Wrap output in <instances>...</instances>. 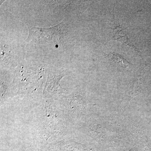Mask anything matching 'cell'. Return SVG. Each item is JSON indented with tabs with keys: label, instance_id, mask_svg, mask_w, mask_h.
Masks as SVG:
<instances>
[{
	"label": "cell",
	"instance_id": "obj_1",
	"mask_svg": "<svg viewBox=\"0 0 151 151\" xmlns=\"http://www.w3.org/2000/svg\"><path fill=\"white\" fill-rule=\"evenodd\" d=\"M62 23L54 27L49 28H40L29 27H28V37L27 42L36 44L46 43L49 42H55L59 40L63 35Z\"/></svg>",
	"mask_w": 151,
	"mask_h": 151
}]
</instances>
